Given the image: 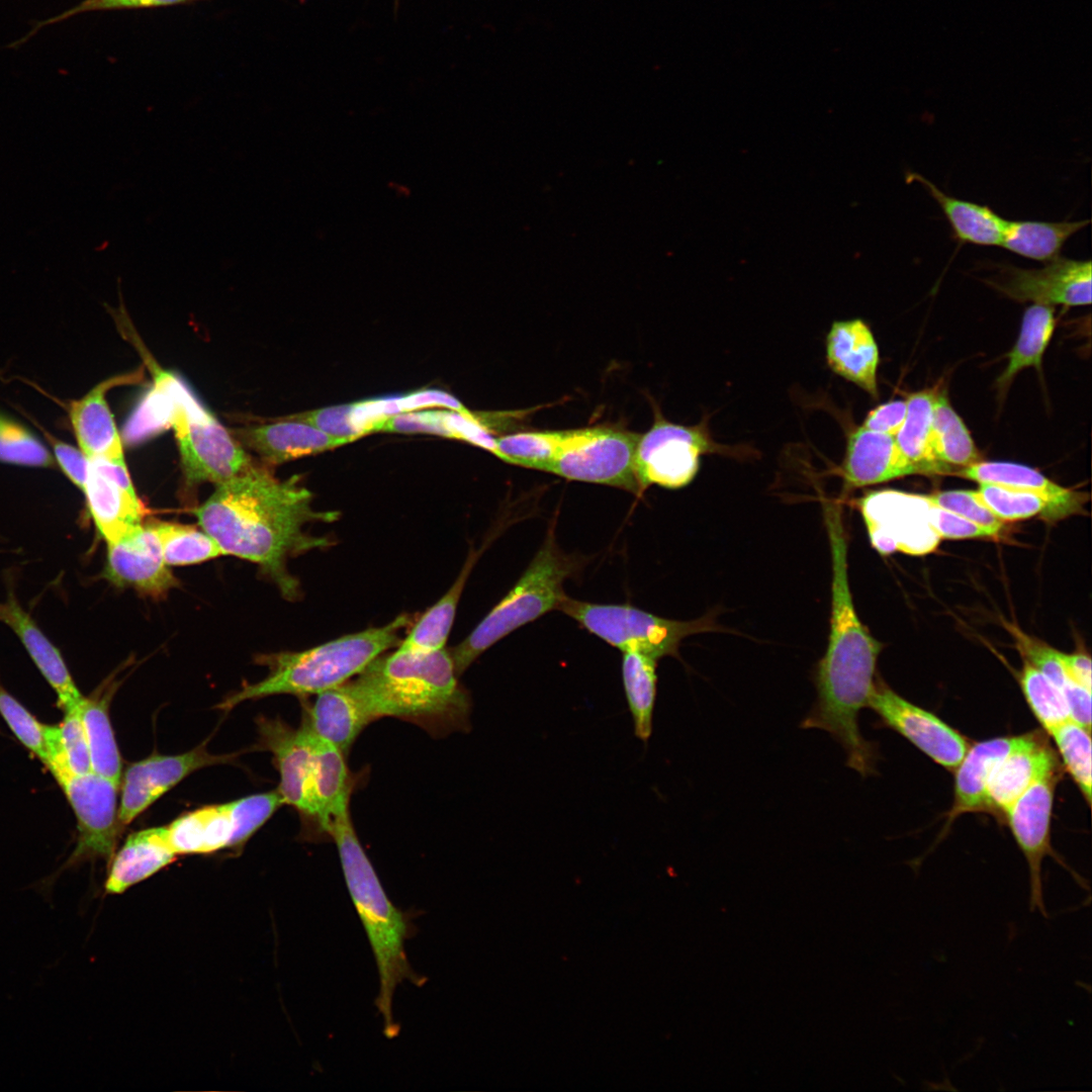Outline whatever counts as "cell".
<instances>
[{"label": "cell", "mask_w": 1092, "mask_h": 1092, "mask_svg": "<svg viewBox=\"0 0 1092 1092\" xmlns=\"http://www.w3.org/2000/svg\"><path fill=\"white\" fill-rule=\"evenodd\" d=\"M1061 778L1060 768L1036 781L1012 805L1005 819L1020 847L1028 866L1030 911L1038 910L1048 917L1041 880V863L1046 855H1054L1051 847V820L1056 786Z\"/></svg>", "instance_id": "obj_15"}, {"label": "cell", "mask_w": 1092, "mask_h": 1092, "mask_svg": "<svg viewBox=\"0 0 1092 1092\" xmlns=\"http://www.w3.org/2000/svg\"><path fill=\"white\" fill-rule=\"evenodd\" d=\"M228 755L210 754L203 746L178 755L153 754L129 764L123 775L118 822L126 826L162 795L191 772L228 761Z\"/></svg>", "instance_id": "obj_17"}, {"label": "cell", "mask_w": 1092, "mask_h": 1092, "mask_svg": "<svg viewBox=\"0 0 1092 1092\" xmlns=\"http://www.w3.org/2000/svg\"><path fill=\"white\" fill-rule=\"evenodd\" d=\"M444 648L396 650L372 660L351 685L373 720L395 717L431 734L468 728L471 701Z\"/></svg>", "instance_id": "obj_3"}, {"label": "cell", "mask_w": 1092, "mask_h": 1092, "mask_svg": "<svg viewBox=\"0 0 1092 1092\" xmlns=\"http://www.w3.org/2000/svg\"><path fill=\"white\" fill-rule=\"evenodd\" d=\"M477 556L473 551L470 552L462 571L451 587L414 624L413 629L400 641L396 650L428 652L444 648L463 587Z\"/></svg>", "instance_id": "obj_35"}, {"label": "cell", "mask_w": 1092, "mask_h": 1092, "mask_svg": "<svg viewBox=\"0 0 1092 1092\" xmlns=\"http://www.w3.org/2000/svg\"><path fill=\"white\" fill-rule=\"evenodd\" d=\"M1058 768L1057 756L1039 733L1022 735L1020 743L998 763L989 780L985 812L1004 818L1029 787Z\"/></svg>", "instance_id": "obj_20"}, {"label": "cell", "mask_w": 1092, "mask_h": 1092, "mask_svg": "<svg viewBox=\"0 0 1092 1092\" xmlns=\"http://www.w3.org/2000/svg\"><path fill=\"white\" fill-rule=\"evenodd\" d=\"M309 727V726H308ZM311 730V729H310ZM312 819L329 833L334 824L350 816L351 782L345 754L312 730Z\"/></svg>", "instance_id": "obj_27"}, {"label": "cell", "mask_w": 1092, "mask_h": 1092, "mask_svg": "<svg viewBox=\"0 0 1092 1092\" xmlns=\"http://www.w3.org/2000/svg\"><path fill=\"white\" fill-rule=\"evenodd\" d=\"M282 804L278 790L226 803L233 822L231 846L244 844Z\"/></svg>", "instance_id": "obj_46"}, {"label": "cell", "mask_w": 1092, "mask_h": 1092, "mask_svg": "<svg viewBox=\"0 0 1092 1092\" xmlns=\"http://www.w3.org/2000/svg\"><path fill=\"white\" fill-rule=\"evenodd\" d=\"M568 430L516 432L495 438L496 457L510 464L547 471L561 449Z\"/></svg>", "instance_id": "obj_40"}, {"label": "cell", "mask_w": 1092, "mask_h": 1092, "mask_svg": "<svg viewBox=\"0 0 1092 1092\" xmlns=\"http://www.w3.org/2000/svg\"><path fill=\"white\" fill-rule=\"evenodd\" d=\"M555 519L543 543L512 589L451 652L460 676L498 640L542 615L557 610L566 594L564 581L582 566V558L564 552L557 543Z\"/></svg>", "instance_id": "obj_6"}, {"label": "cell", "mask_w": 1092, "mask_h": 1092, "mask_svg": "<svg viewBox=\"0 0 1092 1092\" xmlns=\"http://www.w3.org/2000/svg\"><path fill=\"white\" fill-rule=\"evenodd\" d=\"M908 183L917 182L937 202L961 244L1000 246L1007 220L986 205L952 197L919 173L908 171Z\"/></svg>", "instance_id": "obj_31"}, {"label": "cell", "mask_w": 1092, "mask_h": 1092, "mask_svg": "<svg viewBox=\"0 0 1092 1092\" xmlns=\"http://www.w3.org/2000/svg\"><path fill=\"white\" fill-rule=\"evenodd\" d=\"M932 450L936 459L948 468L966 467L981 461L963 420L951 407L944 393H936L933 405Z\"/></svg>", "instance_id": "obj_38"}, {"label": "cell", "mask_w": 1092, "mask_h": 1092, "mask_svg": "<svg viewBox=\"0 0 1092 1092\" xmlns=\"http://www.w3.org/2000/svg\"><path fill=\"white\" fill-rule=\"evenodd\" d=\"M397 6H398V0H395V6H394L395 9H397Z\"/></svg>", "instance_id": "obj_58"}, {"label": "cell", "mask_w": 1092, "mask_h": 1092, "mask_svg": "<svg viewBox=\"0 0 1092 1092\" xmlns=\"http://www.w3.org/2000/svg\"><path fill=\"white\" fill-rule=\"evenodd\" d=\"M169 394L170 427L178 443L181 466L189 485L220 483L249 468L252 463L242 444L193 395L178 377L155 369Z\"/></svg>", "instance_id": "obj_7"}, {"label": "cell", "mask_w": 1092, "mask_h": 1092, "mask_svg": "<svg viewBox=\"0 0 1092 1092\" xmlns=\"http://www.w3.org/2000/svg\"><path fill=\"white\" fill-rule=\"evenodd\" d=\"M925 496L931 504L980 525L996 537L1002 534L1005 522L986 508L973 490L940 491Z\"/></svg>", "instance_id": "obj_50"}, {"label": "cell", "mask_w": 1092, "mask_h": 1092, "mask_svg": "<svg viewBox=\"0 0 1092 1092\" xmlns=\"http://www.w3.org/2000/svg\"><path fill=\"white\" fill-rule=\"evenodd\" d=\"M166 827L176 854L208 853L231 846L233 822L226 803L197 809Z\"/></svg>", "instance_id": "obj_32"}, {"label": "cell", "mask_w": 1092, "mask_h": 1092, "mask_svg": "<svg viewBox=\"0 0 1092 1092\" xmlns=\"http://www.w3.org/2000/svg\"><path fill=\"white\" fill-rule=\"evenodd\" d=\"M1056 744L1063 764L1078 786L1088 804L1091 802V737L1090 730L1069 720L1049 733Z\"/></svg>", "instance_id": "obj_44"}, {"label": "cell", "mask_w": 1092, "mask_h": 1092, "mask_svg": "<svg viewBox=\"0 0 1092 1092\" xmlns=\"http://www.w3.org/2000/svg\"><path fill=\"white\" fill-rule=\"evenodd\" d=\"M622 653V678L634 733L646 743L652 733L658 659L637 650Z\"/></svg>", "instance_id": "obj_36"}, {"label": "cell", "mask_w": 1092, "mask_h": 1092, "mask_svg": "<svg viewBox=\"0 0 1092 1092\" xmlns=\"http://www.w3.org/2000/svg\"><path fill=\"white\" fill-rule=\"evenodd\" d=\"M109 696L83 698L79 713L84 726L92 771L120 785L121 758L108 716Z\"/></svg>", "instance_id": "obj_37"}, {"label": "cell", "mask_w": 1092, "mask_h": 1092, "mask_svg": "<svg viewBox=\"0 0 1092 1092\" xmlns=\"http://www.w3.org/2000/svg\"><path fill=\"white\" fill-rule=\"evenodd\" d=\"M261 743L274 756L279 770L278 791L284 804L312 819V733L305 721L292 728L279 719L259 720Z\"/></svg>", "instance_id": "obj_19"}, {"label": "cell", "mask_w": 1092, "mask_h": 1092, "mask_svg": "<svg viewBox=\"0 0 1092 1092\" xmlns=\"http://www.w3.org/2000/svg\"><path fill=\"white\" fill-rule=\"evenodd\" d=\"M928 521L940 539L996 537L980 525L931 503L928 508Z\"/></svg>", "instance_id": "obj_53"}, {"label": "cell", "mask_w": 1092, "mask_h": 1092, "mask_svg": "<svg viewBox=\"0 0 1092 1092\" xmlns=\"http://www.w3.org/2000/svg\"><path fill=\"white\" fill-rule=\"evenodd\" d=\"M1055 323L1052 305L1034 303L1025 310L1018 340L1008 355L1009 361L1004 372L997 381L1001 387L1009 384L1012 378L1025 367L1040 368L1042 355L1051 341Z\"/></svg>", "instance_id": "obj_39"}, {"label": "cell", "mask_w": 1092, "mask_h": 1092, "mask_svg": "<svg viewBox=\"0 0 1092 1092\" xmlns=\"http://www.w3.org/2000/svg\"><path fill=\"white\" fill-rule=\"evenodd\" d=\"M201 529L224 555L257 563L293 600L299 582L287 570V560L333 541L306 533L309 523H333L338 511H316L312 493L298 476L278 479L266 468L251 465L216 484L213 493L193 511Z\"/></svg>", "instance_id": "obj_1"}, {"label": "cell", "mask_w": 1092, "mask_h": 1092, "mask_svg": "<svg viewBox=\"0 0 1092 1092\" xmlns=\"http://www.w3.org/2000/svg\"><path fill=\"white\" fill-rule=\"evenodd\" d=\"M953 474L979 483H993L1043 496L1055 506L1061 519L1081 512L1085 503L1084 493L1061 486L1037 470L1021 464L979 461Z\"/></svg>", "instance_id": "obj_30"}, {"label": "cell", "mask_w": 1092, "mask_h": 1092, "mask_svg": "<svg viewBox=\"0 0 1092 1092\" xmlns=\"http://www.w3.org/2000/svg\"><path fill=\"white\" fill-rule=\"evenodd\" d=\"M1008 630L1013 635L1016 647L1026 661L1042 672L1062 693L1076 682L1067 673L1059 655L1060 651L1023 633L1013 625H1009Z\"/></svg>", "instance_id": "obj_49"}, {"label": "cell", "mask_w": 1092, "mask_h": 1092, "mask_svg": "<svg viewBox=\"0 0 1092 1092\" xmlns=\"http://www.w3.org/2000/svg\"><path fill=\"white\" fill-rule=\"evenodd\" d=\"M316 696L303 721L346 755L359 734L374 720L350 680Z\"/></svg>", "instance_id": "obj_28"}, {"label": "cell", "mask_w": 1092, "mask_h": 1092, "mask_svg": "<svg viewBox=\"0 0 1092 1092\" xmlns=\"http://www.w3.org/2000/svg\"><path fill=\"white\" fill-rule=\"evenodd\" d=\"M973 491L976 497L1003 522L1033 516H1041L1050 522L1061 519L1049 499L1032 492L993 483H980V487Z\"/></svg>", "instance_id": "obj_42"}, {"label": "cell", "mask_w": 1092, "mask_h": 1092, "mask_svg": "<svg viewBox=\"0 0 1092 1092\" xmlns=\"http://www.w3.org/2000/svg\"><path fill=\"white\" fill-rule=\"evenodd\" d=\"M41 431L53 449L60 468L76 486L83 490L89 471L88 458L79 448L59 440L42 428Z\"/></svg>", "instance_id": "obj_54"}, {"label": "cell", "mask_w": 1092, "mask_h": 1092, "mask_svg": "<svg viewBox=\"0 0 1092 1092\" xmlns=\"http://www.w3.org/2000/svg\"><path fill=\"white\" fill-rule=\"evenodd\" d=\"M727 452L710 435L707 422L684 426L669 422L656 412L653 425L640 434L634 455V471L643 491L652 484L680 488L696 476L700 456Z\"/></svg>", "instance_id": "obj_10"}, {"label": "cell", "mask_w": 1092, "mask_h": 1092, "mask_svg": "<svg viewBox=\"0 0 1092 1092\" xmlns=\"http://www.w3.org/2000/svg\"><path fill=\"white\" fill-rule=\"evenodd\" d=\"M401 413L415 411L428 405H443L460 413H469L461 402L447 392L436 389H423L405 396L397 397Z\"/></svg>", "instance_id": "obj_56"}, {"label": "cell", "mask_w": 1092, "mask_h": 1092, "mask_svg": "<svg viewBox=\"0 0 1092 1092\" xmlns=\"http://www.w3.org/2000/svg\"><path fill=\"white\" fill-rule=\"evenodd\" d=\"M1022 735L996 737L977 742L969 747L954 769L953 802L946 813L944 831L961 815L985 812L989 780L998 763L1020 743Z\"/></svg>", "instance_id": "obj_26"}, {"label": "cell", "mask_w": 1092, "mask_h": 1092, "mask_svg": "<svg viewBox=\"0 0 1092 1092\" xmlns=\"http://www.w3.org/2000/svg\"><path fill=\"white\" fill-rule=\"evenodd\" d=\"M338 848L345 883L363 925L377 967L379 991L375 1006L387 1038L398 1035L393 1016V996L398 985L422 987L427 978L412 967L405 942L413 934L410 914L387 896L377 873L363 849L350 816L334 824L328 833Z\"/></svg>", "instance_id": "obj_4"}, {"label": "cell", "mask_w": 1092, "mask_h": 1092, "mask_svg": "<svg viewBox=\"0 0 1092 1092\" xmlns=\"http://www.w3.org/2000/svg\"><path fill=\"white\" fill-rule=\"evenodd\" d=\"M1091 270L1090 260L1059 256L1037 269L1000 265L996 278L986 282L1017 301L1088 305L1091 303Z\"/></svg>", "instance_id": "obj_14"}, {"label": "cell", "mask_w": 1092, "mask_h": 1092, "mask_svg": "<svg viewBox=\"0 0 1092 1092\" xmlns=\"http://www.w3.org/2000/svg\"><path fill=\"white\" fill-rule=\"evenodd\" d=\"M195 0H83L78 5L64 11L59 15L36 22L34 27L24 37L14 41L9 47L17 48L18 46L25 42L33 34H35L37 30L41 27L61 22L80 13L92 11L155 8L183 4Z\"/></svg>", "instance_id": "obj_52"}, {"label": "cell", "mask_w": 1092, "mask_h": 1092, "mask_svg": "<svg viewBox=\"0 0 1092 1092\" xmlns=\"http://www.w3.org/2000/svg\"><path fill=\"white\" fill-rule=\"evenodd\" d=\"M640 434L598 425L570 429L546 472L568 480L592 482L641 494L634 455Z\"/></svg>", "instance_id": "obj_9"}, {"label": "cell", "mask_w": 1092, "mask_h": 1092, "mask_svg": "<svg viewBox=\"0 0 1092 1092\" xmlns=\"http://www.w3.org/2000/svg\"><path fill=\"white\" fill-rule=\"evenodd\" d=\"M936 393L924 390L908 396L904 423L894 436L905 457L918 473L946 474L951 470L940 463L932 450L931 433Z\"/></svg>", "instance_id": "obj_33"}, {"label": "cell", "mask_w": 1092, "mask_h": 1092, "mask_svg": "<svg viewBox=\"0 0 1092 1092\" xmlns=\"http://www.w3.org/2000/svg\"><path fill=\"white\" fill-rule=\"evenodd\" d=\"M286 421L242 428L231 433L241 444L256 452L265 462L281 464L303 456L317 454L350 443L328 435L320 429L298 421Z\"/></svg>", "instance_id": "obj_23"}, {"label": "cell", "mask_w": 1092, "mask_h": 1092, "mask_svg": "<svg viewBox=\"0 0 1092 1092\" xmlns=\"http://www.w3.org/2000/svg\"><path fill=\"white\" fill-rule=\"evenodd\" d=\"M1089 222V219L1007 220L1000 246L1019 256L1046 263L1058 258L1065 243Z\"/></svg>", "instance_id": "obj_34"}, {"label": "cell", "mask_w": 1092, "mask_h": 1092, "mask_svg": "<svg viewBox=\"0 0 1092 1092\" xmlns=\"http://www.w3.org/2000/svg\"><path fill=\"white\" fill-rule=\"evenodd\" d=\"M825 525L832 560L828 645L815 670L817 697L801 722L803 729L828 732L843 748L846 765L861 777L874 775L876 745L863 738L858 715L875 686L882 644L859 620L847 575V543L837 504H826Z\"/></svg>", "instance_id": "obj_2"}, {"label": "cell", "mask_w": 1092, "mask_h": 1092, "mask_svg": "<svg viewBox=\"0 0 1092 1092\" xmlns=\"http://www.w3.org/2000/svg\"><path fill=\"white\" fill-rule=\"evenodd\" d=\"M0 714L18 740L44 764L47 748L43 724L0 686Z\"/></svg>", "instance_id": "obj_48"}, {"label": "cell", "mask_w": 1092, "mask_h": 1092, "mask_svg": "<svg viewBox=\"0 0 1092 1092\" xmlns=\"http://www.w3.org/2000/svg\"><path fill=\"white\" fill-rule=\"evenodd\" d=\"M54 458L47 446L23 424L0 412V462L53 467Z\"/></svg>", "instance_id": "obj_45"}, {"label": "cell", "mask_w": 1092, "mask_h": 1092, "mask_svg": "<svg viewBox=\"0 0 1092 1092\" xmlns=\"http://www.w3.org/2000/svg\"><path fill=\"white\" fill-rule=\"evenodd\" d=\"M906 412V400H893L880 404L867 415L861 427L895 436L904 423Z\"/></svg>", "instance_id": "obj_55"}, {"label": "cell", "mask_w": 1092, "mask_h": 1092, "mask_svg": "<svg viewBox=\"0 0 1092 1092\" xmlns=\"http://www.w3.org/2000/svg\"><path fill=\"white\" fill-rule=\"evenodd\" d=\"M825 343L830 369L878 398L879 350L868 325L860 318L835 321Z\"/></svg>", "instance_id": "obj_24"}, {"label": "cell", "mask_w": 1092, "mask_h": 1092, "mask_svg": "<svg viewBox=\"0 0 1092 1092\" xmlns=\"http://www.w3.org/2000/svg\"><path fill=\"white\" fill-rule=\"evenodd\" d=\"M141 379V372L108 378L69 405V417L79 449L88 460L124 463L121 437L106 401L107 391Z\"/></svg>", "instance_id": "obj_21"}, {"label": "cell", "mask_w": 1092, "mask_h": 1092, "mask_svg": "<svg viewBox=\"0 0 1092 1092\" xmlns=\"http://www.w3.org/2000/svg\"><path fill=\"white\" fill-rule=\"evenodd\" d=\"M177 854L170 846L167 827L130 834L113 860L105 883L107 894H121L171 863Z\"/></svg>", "instance_id": "obj_29"}, {"label": "cell", "mask_w": 1092, "mask_h": 1092, "mask_svg": "<svg viewBox=\"0 0 1092 1092\" xmlns=\"http://www.w3.org/2000/svg\"><path fill=\"white\" fill-rule=\"evenodd\" d=\"M0 621L18 636L44 678L55 690L64 711L77 707L83 696L77 689L59 649L21 608L12 594L0 603Z\"/></svg>", "instance_id": "obj_25"}, {"label": "cell", "mask_w": 1092, "mask_h": 1092, "mask_svg": "<svg viewBox=\"0 0 1092 1092\" xmlns=\"http://www.w3.org/2000/svg\"><path fill=\"white\" fill-rule=\"evenodd\" d=\"M412 622L410 614H401L381 627L345 635L302 651L273 654L266 658L270 668L267 677L244 686L217 707L230 710L247 700L273 695H317L342 685L386 650L398 646L401 631Z\"/></svg>", "instance_id": "obj_5"}, {"label": "cell", "mask_w": 1092, "mask_h": 1092, "mask_svg": "<svg viewBox=\"0 0 1092 1092\" xmlns=\"http://www.w3.org/2000/svg\"><path fill=\"white\" fill-rule=\"evenodd\" d=\"M610 645L656 659L678 656L684 638L718 629L711 615L691 621L662 618L630 605L595 604L569 597L558 609Z\"/></svg>", "instance_id": "obj_8"}, {"label": "cell", "mask_w": 1092, "mask_h": 1092, "mask_svg": "<svg viewBox=\"0 0 1092 1092\" xmlns=\"http://www.w3.org/2000/svg\"><path fill=\"white\" fill-rule=\"evenodd\" d=\"M83 491L94 523L107 543L142 525L146 515L124 463L89 460Z\"/></svg>", "instance_id": "obj_16"}, {"label": "cell", "mask_w": 1092, "mask_h": 1092, "mask_svg": "<svg viewBox=\"0 0 1092 1092\" xmlns=\"http://www.w3.org/2000/svg\"><path fill=\"white\" fill-rule=\"evenodd\" d=\"M79 705L65 711V718L58 726L62 753L69 771L83 775L92 771V767Z\"/></svg>", "instance_id": "obj_51"}, {"label": "cell", "mask_w": 1092, "mask_h": 1092, "mask_svg": "<svg viewBox=\"0 0 1092 1092\" xmlns=\"http://www.w3.org/2000/svg\"><path fill=\"white\" fill-rule=\"evenodd\" d=\"M103 575L116 586L131 587L155 598L177 585L152 524H142L119 540L107 543Z\"/></svg>", "instance_id": "obj_18"}, {"label": "cell", "mask_w": 1092, "mask_h": 1092, "mask_svg": "<svg viewBox=\"0 0 1092 1092\" xmlns=\"http://www.w3.org/2000/svg\"><path fill=\"white\" fill-rule=\"evenodd\" d=\"M65 792L78 821L77 846L67 864L113 855L118 829L116 796L119 785L93 771L54 776Z\"/></svg>", "instance_id": "obj_12"}, {"label": "cell", "mask_w": 1092, "mask_h": 1092, "mask_svg": "<svg viewBox=\"0 0 1092 1092\" xmlns=\"http://www.w3.org/2000/svg\"><path fill=\"white\" fill-rule=\"evenodd\" d=\"M1019 684L1027 705L1048 733L1071 720L1061 690L1026 660L1019 673Z\"/></svg>", "instance_id": "obj_43"}, {"label": "cell", "mask_w": 1092, "mask_h": 1092, "mask_svg": "<svg viewBox=\"0 0 1092 1092\" xmlns=\"http://www.w3.org/2000/svg\"><path fill=\"white\" fill-rule=\"evenodd\" d=\"M868 707L885 726L904 736L948 770L956 769L970 747L959 731L931 712L902 698L881 679L875 681Z\"/></svg>", "instance_id": "obj_13"}, {"label": "cell", "mask_w": 1092, "mask_h": 1092, "mask_svg": "<svg viewBox=\"0 0 1092 1092\" xmlns=\"http://www.w3.org/2000/svg\"><path fill=\"white\" fill-rule=\"evenodd\" d=\"M1062 663L1069 676L1091 691V659L1083 652L1063 653L1059 652Z\"/></svg>", "instance_id": "obj_57"}, {"label": "cell", "mask_w": 1092, "mask_h": 1092, "mask_svg": "<svg viewBox=\"0 0 1092 1092\" xmlns=\"http://www.w3.org/2000/svg\"><path fill=\"white\" fill-rule=\"evenodd\" d=\"M841 473L844 487L850 489L918 472L902 453L894 436L860 426L848 435Z\"/></svg>", "instance_id": "obj_22"}, {"label": "cell", "mask_w": 1092, "mask_h": 1092, "mask_svg": "<svg viewBox=\"0 0 1092 1092\" xmlns=\"http://www.w3.org/2000/svg\"><path fill=\"white\" fill-rule=\"evenodd\" d=\"M162 548L165 563L190 565L224 555L217 543L203 530L172 522L152 524Z\"/></svg>", "instance_id": "obj_41"}, {"label": "cell", "mask_w": 1092, "mask_h": 1092, "mask_svg": "<svg viewBox=\"0 0 1092 1092\" xmlns=\"http://www.w3.org/2000/svg\"><path fill=\"white\" fill-rule=\"evenodd\" d=\"M172 405L164 386L155 379L124 428L126 442L135 443L170 428Z\"/></svg>", "instance_id": "obj_47"}, {"label": "cell", "mask_w": 1092, "mask_h": 1092, "mask_svg": "<svg viewBox=\"0 0 1092 1092\" xmlns=\"http://www.w3.org/2000/svg\"><path fill=\"white\" fill-rule=\"evenodd\" d=\"M856 505L873 547L882 554H925L941 540L929 524L930 503L925 494L875 490L861 496Z\"/></svg>", "instance_id": "obj_11"}]
</instances>
